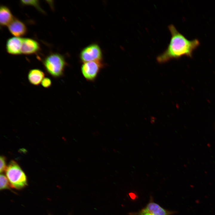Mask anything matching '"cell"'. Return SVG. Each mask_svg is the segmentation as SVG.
I'll list each match as a JSON object with an SVG mask.
<instances>
[{
    "label": "cell",
    "instance_id": "2e32d148",
    "mask_svg": "<svg viewBox=\"0 0 215 215\" xmlns=\"http://www.w3.org/2000/svg\"><path fill=\"white\" fill-rule=\"evenodd\" d=\"M130 198L133 199H134L136 198V195L133 193H131L129 194Z\"/></svg>",
    "mask_w": 215,
    "mask_h": 215
},
{
    "label": "cell",
    "instance_id": "9a60e30c",
    "mask_svg": "<svg viewBox=\"0 0 215 215\" xmlns=\"http://www.w3.org/2000/svg\"><path fill=\"white\" fill-rule=\"evenodd\" d=\"M0 162V172L1 173L6 171L7 167L6 165L5 158L4 156H1Z\"/></svg>",
    "mask_w": 215,
    "mask_h": 215
},
{
    "label": "cell",
    "instance_id": "277c9868",
    "mask_svg": "<svg viewBox=\"0 0 215 215\" xmlns=\"http://www.w3.org/2000/svg\"><path fill=\"white\" fill-rule=\"evenodd\" d=\"M102 60L95 61L83 63L81 70L84 77L87 81H94L100 70L104 67Z\"/></svg>",
    "mask_w": 215,
    "mask_h": 215
},
{
    "label": "cell",
    "instance_id": "4fadbf2b",
    "mask_svg": "<svg viewBox=\"0 0 215 215\" xmlns=\"http://www.w3.org/2000/svg\"><path fill=\"white\" fill-rule=\"evenodd\" d=\"M0 181L1 190L9 189L10 187H11L7 176L3 174H0Z\"/></svg>",
    "mask_w": 215,
    "mask_h": 215
},
{
    "label": "cell",
    "instance_id": "8992f818",
    "mask_svg": "<svg viewBox=\"0 0 215 215\" xmlns=\"http://www.w3.org/2000/svg\"><path fill=\"white\" fill-rule=\"evenodd\" d=\"M175 211L165 209L153 201L149 202L138 212L131 214L132 215H171Z\"/></svg>",
    "mask_w": 215,
    "mask_h": 215
},
{
    "label": "cell",
    "instance_id": "5bb4252c",
    "mask_svg": "<svg viewBox=\"0 0 215 215\" xmlns=\"http://www.w3.org/2000/svg\"><path fill=\"white\" fill-rule=\"evenodd\" d=\"M41 84L44 88H49L52 85L51 80L48 77H44L42 80Z\"/></svg>",
    "mask_w": 215,
    "mask_h": 215
},
{
    "label": "cell",
    "instance_id": "8fae6325",
    "mask_svg": "<svg viewBox=\"0 0 215 215\" xmlns=\"http://www.w3.org/2000/svg\"><path fill=\"white\" fill-rule=\"evenodd\" d=\"M10 9L7 7L2 5L0 8V24L1 26H8L13 19Z\"/></svg>",
    "mask_w": 215,
    "mask_h": 215
},
{
    "label": "cell",
    "instance_id": "5b68a950",
    "mask_svg": "<svg viewBox=\"0 0 215 215\" xmlns=\"http://www.w3.org/2000/svg\"><path fill=\"white\" fill-rule=\"evenodd\" d=\"M80 57L83 63L95 61L102 60V53L99 46L96 44L89 45L81 51Z\"/></svg>",
    "mask_w": 215,
    "mask_h": 215
},
{
    "label": "cell",
    "instance_id": "7c38bea8",
    "mask_svg": "<svg viewBox=\"0 0 215 215\" xmlns=\"http://www.w3.org/2000/svg\"><path fill=\"white\" fill-rule=\"evenodd\" d=\"M20 1L21 3L23 5L33 6L40 12L43 13H44L41 7L38 0H21Z\"/></svg>",
    "mask_w": 215,
    "mask_h": 215
},
{
    "label": "cell",
    "instance_id": "30bf717a",
    "mask_svg": "<svg viewBox=\"0 0 215 215\" xmlns=\"http://www.w3.org/2000/svg\"><path fill=\"white\" fill-rule=\"evenodd\" d=\"M44 73L41 70L34 69L30 70L27 78L29 82L34 86H38L45 77Z\"/></svg>",
    "mask_w": 215,
    "mask_h": 215
},
{
    "label": "cell",
    "instance_id": "6da1fadb",
    "mask_svg": "<svg viewBox=\"0 0 215 215\" xmlns=\"http://www.w3.org/2000/svg\"><path fill=\"white\" fill-rule=\"evenodd\" d=\"M168 29L171 35L169 43L164 51L157 56V61L162 63L183 56L191 58L194 51L200 44L199 41L188 39L173 24L169 25Z\"/></svg>",
    "mask_w": 215,
    "mask_h": 215
},
{
    "label": "cell",
    "instance_id": "7a4b0ae2",
    "mask_svg": "<svg viewBox=\"0 0 215 215\" xmlns=\"http://www.w3.org/2000/svg\"><path fill=\"white\" fill-rule=\"evenodd\" d=\"M42 63L46 72L55 79L64 75V70L67 65L64 57L57 53H52L46 56Z\"/></svg>",
    "mask_w": 215,
    "mask_h": 215
},
{
    "label": "cell",
    "instance_id": "3957f363",
    "mask_svg": "<svg viewBox=\"0 0 215 215\" xmlns=\"http://www.w3.org/2000/svg\"><path fill=\"white\" fill-rule=\"evenodd\" d=\"M6 176L11 187L16 189L22 188L27 185L26 176L17 163L11 161L5 171Z\"/></svg>",
    "mask_w": 215,
    "mask_h": 215
},
{
    "label": "cell",
    "instance_id": "52a82bcc",
    "mask_svg": "<svg viewBox=\"0 0 215 215\" xmlns=\"http://www.w3.org/2000/svg\"><path fill=\"white\" fill-rule=\"evenodd\" d=\"M7 27L10 33L16 37H21L27 33V27L24 23L15 17Z\"/></svg>",
    "mask_w": 215,
    "mask_h": 215
},
{
    "label": "cell",
    "instance_id": "9c48e42d",
    "mask_svg": "<svg viewBox=\"0 0 215 215\" xmlns=\"http://www.w3.org/2000/svg\"><path fill=\"white\" fill-rule=\"evenodd\" d=\"M40 49L38 42L34 39L29 38L23 39L21 53L30 55L37 53Z\"/></svg>",
    "mask_w": 215,
    "mask_h": 215
},
{
    "label": "cell",
    "instance_id": "ba28073f",
    "mask_svg": "<svg viewBox=\"0 0 215 215\" xmlns=\"http://www.w3.org/2000/svg\"><path fill=\"white\" fill-rule=\"evenodd\" d=\"M23 39L16 36L9 38L7 41L6 46L7 52L14 55L21 54Z\"/></svg>",
    "mask_w": 215,
    "mask_h": 215
}]
</instances>
